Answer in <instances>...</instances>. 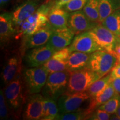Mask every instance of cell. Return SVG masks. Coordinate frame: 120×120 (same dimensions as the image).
Here are the masks:
<instances>
[{
  "instance_id": "17",
  "label": "cell",
  "mask_w": 120,
  "mask_h": 120,
  "mask_svg": "<svg viewBox=\"0 0 120 120\" xmlns=\"http://www.w3.org/2000/svg\"><path fill=\"white\" fill-rule=\"evenodd\" d=\"M16 31L12 13H1L0 15V40L1 46L8 43Z\"/></svg>"
},
{
  "instance_id": "3",
  "label": "cell",
  "mask_w": 120,
  "mask_h": 120,
  "mask_svg": "<svg viewBox=\"0 0 120 120\" xmlns=\"http://www.w3.org/2000/svg\"><path fill=\"white\" fill-rule=\"evenodd\" d=\"M118 62L114 52L101 49L90 54L87 67L102 78L111 72Z\"/></svg>"
},
{
  "instance_id": "23",
  "label": "cell",
  "mask_w": 120,
  "mask_h": 120,
  "mask_svg": "<svg viewBox=\"0 0 120 120\" xmlns=\"http://www.w3.org/2000/svg\"><path fill=\"white\" fill-rule=\"evenodd\" d=\"M100 0H87L82 11L91 21L101 23L99 15V4Z\"/></svg>"
},
{
  "instance_id": "8",
  "label": "cell",
  "mask_w": 120,
  "mask_h": 120,
  "mask_svg": "<svg viewBox=\"0 0 120 120\" xmlns=\"http://www.w3.org/2000/svg\"><path fill=\"white\" fill-rule=\"evenodd\" d=\"M88 32L97 44L103 50L114 52L115 48L120 43V38L101 23Z\"/></svg>"
},
{
  "instance_id": "29",
  "label": "cell",
  "mask_w": 120,
  "mask_h": 120,
  "mask_svg": "<svg viewBox=\"0 0 120 120\" xmlns=\"http://www.w3.org/2000/svg\"><path fill=\"white\" fill-rule=\"evenodd\" d=\"M9 109L8 103L4 96V91L1 90L0 92V117L1 120L8 119L9 115Z\"/></svg>"
},
{
  "instance_id": "12",
  "label": "cell",
  "mask_w": 120,
  "mask_h": 120,
  "mask_svg": "<svg viewBox=\"0 0 120 120\" xmlns=\"http://www.w3.org/2000/svg\"><path fill=\"white\" fill-rule=\"evenodd\" d=\"M91 21L82 10L70 12L68 19V27L75 34L87 32L98 25Z\"/></svg>"
},
{
  "instance_id": "33",
  "label": "cell",
  "mask_w": 120,
  "mask_h": 120,
  "mask_svg": "<svg viewBox=\"0 0 120 120\" xmlns=\"http://www.w3.org/2000/svg\"><path fill=\"white\" fill-rule=\"evenodd\" d=\"M49 98L46 97H44L43 103V109H42V115L41 120H45V118L47 116L49 113Z\"/></svg>"
},
{
  "instance_id": "4",
  "label": "cell",
  "mask_w": 120,
  "mask_h": 120,
  "mask_svg": "<svg viewBox=\"0 0 120 120\" xmlns=\"http://www.w3.org/2000/svg\"><path fill=\"white\" fill-rule=\"evenodd\" d=\"M66 92H85L91 85L101 77L87 67L75 71H69Z\"/></svg>"
},
{
  "instance_id": "19",
  "label": "cell",
  "mask_w": 120,
  "mask_h": 120,
  "mask_svg": "<svg viewBox=\"0 0 120 120\" xmlns=\"http://www.w3.org/2000/svg\"><path fill=\"white\" fill-rule=\"evenodd\" d=\"M20 61L16 57H11L7 60L4 66L2 73V79L4 84L7 85L16 77L21 71Z\"/></svg>"
},
{
  "instance_id": "36",
  "label": "cell",
  "mask_w": 120,
  "mask_h": 120,
  "mask_svg": "<svg viewBox=\"0 0 120 120\" xmlns=\"http://www.w3.org/2000/svg\"><path fill=\"white\" fill-rule=\"evenodd\" d=\"M70 1L71 0H52V3H53L52 7H61Z\"/></svg>"
},
{
  "instance_id": "35",
  "label": "cell",
  "mask_w": 120,
  "mask_h": 120,
  "mask_svg": "<svg viewBox=\"0 0 120 120\" xmlns=\"http://www.w3.org/2000/svg\"><path fill=\"white\" fill-rule=\"evenodd\" d=\"M118 77H120V63L118 62L111 72V79Z\"/></svg>"
},
{
  "instance_id": "10",
  "label": "cell",
  "mask_w": 120,
  "mask_h": 120,
  "mask_svg": "<svg viewBox=\"0 0 120 120\" xmlns=\"http://www.w3.org/2000/svg\"><path fill=\"white\" fill-rule=\"evenodd\" d=\"M44 96L40 93L28 96L22 111V118L26 120H41Z\"/></svg>"
},
{
  "instance_id": "41",
  "label": "cell",
  "mask_w": 120,
  "mask_h": 120,
  "mask_svg": "<svg viewBox=\"0 0 120 120\" xmlns=\"http://www.w3.org/2000/svg\"><path fill=\"white\" fill-rule=\"evenodd\" d=\"M117 58H118V63H120V56H117Z\"/></svg>"
},
{
  "instance_id": "21",
  "label": "cell",
  "mask_w": 120,
  "mask_h": 120,
  "mask_svg": "<svg viewBox=\"0 0 120 120\" xmlns=\"http://www.w3.org/2000/svg\"><path fill=\"white\" fill-rule=\"evenodd\" d=\"M120 8V0H100L99 4L100 21H103L109 15Z\"/></svg>"
},
{
  "instance_id": "40",
  "label": "cell",
  "mask_w": 120,
  "mask_h": 120,
  "mask_svg": "<svg viewBox=\"0 0 120 120\" xmlns=\"http://www.w3.org/2000/svg\"><path fill=\"white\" fill-rule=\"evenodd\" d=\"M10 0H0V4H1V6H2L4 4L7 3Z\"/></svg>"
},
{
  "instance_id": "31",
  "label": "cell",
  "mask_w": 120,
  "mask_h": 120,
  "mask_svg": "<svg viewBox=\"0 0 120 120\" xmlns=\"http://www.w3.org/2000/svg\"><path fill=\"white\" fill-rule=\"evenodd\" d=\"M71 53L70 48L66 47L55 51L52 57V58L62 62H66Z\"/></svg>"
},
{
  "instance_id": "26",
  "label": "cell",
  "mask_w": 120,
  "mask_h": 120,
  "mask_svg": "<svg viewBox=\"0 0 120 120\" xmlns=\"http://www.w3.org/2000/svg\"><path fill=\"white\" fill-rule=\"evenodd\" d=\"M120 101V94L116 92L111 98L101 106H100L98 109L105 111L108 113H110L111 115L115 113H116L117 109Z\"/></svg>"
},
{
  "instance_id": "28",
  "label": "cell",
  "mask_w": 120,
  "mask_h": 120,
  "mask_svg": "<svg viewBox=\"0 0 120 120\" xmlns=\"http://www.w3.org/2000/svg\"><path fill=\"white\" fill-rule=\"evenodd\" d=\"M87 1V0H71L62 6L61 8L69 13L79 11L83 9Z\"/></svg>"
},
{
  "instance_id": "38",
  "label": "cell",
  "mask_w": 120,
  "mask_h": 120,
  "mask_svg": "<svg viewBox=\"0 0 120 120\" xmlns=\"http://www.w3.org/2000/svg\"><path fill=\"white\" fill-rule=\"evenodd\" d=\"M109 120H120V118L119 117H118L117 115H116V113H115L111 114V117H110V118H109Z\"/></svg>"
},
{
  "instance_id": "30",
  "label": "cell",
  "mask_w": 120,
  "mask_h": 120,
  "mask_svg": "<svg viewBox=\"0 0 120 120\" xmlns=\"http://www.w3.org/2000/svg\"><path fill=\"white\" fill-rule=\"evenodd\" d=\"M49 113L45 120H57L60 113L56 100L49 98Z\"/></svg>"
},
{
  "instance_id": "15",
  "label": "cell",
  "mask_w": 120,
  "mask_h": 120,
  "mask_svg": "<svg viewBox=\"0 0 120 120\" xmlns=\"http://www.w3.org/2000/svg\"><path fill=\"white\" fill-rule=\"evenodd\" d=\"M75 34L68 27L55 29L47 44L56 51L71 45Z\"/></svg>"
},
{
  "instance_id": "22",
  "label": "cell",
  "mask_w": 120,
  "mask_h": 120,
  "mask_svg": "<svg viewBox=\"0 0 120 120\" xmlns=\"http://www.w3.org/2000/svg\"><path fill=\"white\" fill-rule=\"evenodd\" d=\"M101 24L120 38V8L109 15Z\"/></svg>"
},
{
  "instance_id": "16",
  "label": "cell",
  "mask_w": 120,
  "mask_h": 120,
  "mask_svg": "<svg viewBox=\"0 0 120 120\" xmlns=\"http://www.w3.org/2000/svg\"><path fill=\"white\" fill-rule=\"evenodd\" d=\"M116 93L111 82H110L101 91L98 93L94 97H92L88 107L85 109L87 119L89 118L94 111L107 102Z\"/></svg>"
},
{
  "instance_id": "24",
  "label": "cell",
  "mask_w": 120,
  "mask_h": 120,
  "mask_svg": "<svg viewBox=\"0 0 120 120\" xmlns=\"http://www.w3.org/2000/svg\"><path fill=\"white\" fill-rule=\"evenodd\" d=\"M111 81V72L101 79H98L96 81L91 85L87 92L90 96V98L95 96L96 94L101 91Z\"/></svg>"
},
{
  "instance_id": "20",
  "label": "cell",
  "mask_w": 120,
  "mask_h": 120,
  "mask_svg": "<svg viewBox=\"0 0 120 120\" xmlns=\"http://www.w3.org/2000/svg\"><path fill=\"white\" fill-rule=\"evenodd\" d=\"M90 54L74 51L70 55L67 61V70L75 71L86 68L89 60Z\"/></svg>"
},
{
  "instance_id": "39",
  "label": "cell",
  "mask_w": 120,
  "mask_h": 120,
  "mask_svg": "<svg viewBox=\"0 0 120 120\" xmlns=\"http://www.w3.org/2000/svg\"><path fill=\"white\" fill-rule=\"evenodd\" d=\"M116 115L119 117L120 118V103H119V105H118V107L117 108V109L116 112Z\"/></svg>"
},
{
  "instance_id": "37",
  "label": "cell",
  "mask_w": 120,
  "mask_h": 120,
  "mask_svg": "<svg viewBox=\"0 0 120 120\" xmlns=\"http://www.w3.org/2000/svg\"><path fill=\"white\" fill-rule=\"evenodd\" d=\"M114 52L116 54L117 57L120 55V43L115 48V50H114Z\"/></svg>"
},
{
  "instance_id": "27",
  "label": "cell",
  "mask_w": 120,
  "mask_h": 120,
  "mask_svg": "<svg viewBox=\"0 0 120 120\" xmlns=\"http://www.w3.org/2000/svg\"><path fill=\"white\" fill-rule=\"evenodd\" d=\"M87 116L85 109H79L75 111L60 114L58 120H86Z\"/></svg>"
},
{
  "instance_id": "25",
  "label": "cell",
  "mask_w": 120,
  "mask_h": 120,
  "mask_svg": "<svg viewBox=\"0 0 120 120\" xmlns=\"http://www.w3.org/2000/svg\"><path fill=\"white\" fill-rule=\"evenodd\" d=\"M49 73L67 70V63L51 58L42 66Z\"/></svg>"
},
{
  "instance_id": "32",
  "label": "cell",
  "mask_w": 120,
  "mask_h": 120,
  "mask_svg": "<svg viewBox=\"0 0 120 120\" xmlns=\"http://www.w3.org/2000/svg\"><path fill=\"white\" fill-rule=\"evenodd\" d=\"M111 114L108 113L105 111L100 109H97L93 112L90 116L88 120H109Z\"/></svg>"
},
{
  "instance_id": "13",
  "label": "cell",
  "mask_w": 120,
  "mask_h": 120,
  "mask_svg": "<svg viewBox=\"0 0 120 120\" xmlns=\"http://www.w3.org/2000/svg\"><path fill=\"white\" fill-rule=\"evenodd\" d=\"M69 48L71 52L78 51L88 54L102 49L88 31L76 34Z\"/></svg>"
},
{
  "instance_id": "7",
  "label": "cell",
  "mask_w": 120,
  "mask_h": 120,
  "mask_svg": "<svg viewBox=\"0 0 120 120\" xmlns=\"http://www.w3.org/2000/svg\"><path fill=\"white\" fill-rule=\"evenodd\" d=\"M89 98L90 96L87 91L79 92L65 91L57 101L59 113L63 114L77 110Z\"/></svg>"
},
{
  "instance_id": "5",
  "label": "cell",
  "mask_w": 120,
  "mask_h": 120,
  "mask_svg": "<svg viewBox=\"0 0 120 120\" xmlns=\"http://www.w3.org/2000/svg\"><path fill=\"white\" fill-rule=\"evenodd\" d=\"M69 79L68 70L49 73L43 90V96L57 100L66 91Z\"/></svg>"
},
{
  "instance_id": "1",
  "label": "cell",
  "mask_w": 120,
  "mask_h": 120,
  "mask_svg": "<svg viewBox=\"0 0 120 120\" xmlns=\"http://www.w3.org/2000/svg\"><path fill=\"white\" fill-rule=\"evenodd\" d=\"M4 92L12 114L16 118H19L22 113L28 94L21 71L7 84Z\"/></svg>"
},
{
  "instance_id": "6",
  "label": "cell",
  "mask_w": 120,
  "mask_h": 120,
  "mask_svg": "<svg viewBox=\"0 0 120 120\" xmlns=\"http://www.w3.org/2000/svg\"><path fill=\"white\" fill-rule=\"evenodd\" d=\"M49 73L43 67L27 69L23 75V81L28 94L40 93L44 87Z\"/></svg>"
},
{
  "instance_id": "34",
  "label": "cell",
  "mask_w": 120,
  "mask_h": 120,
  "mask_svg": "<svg viewBox=\"0 0 120 120\" xmlns=\"http://www.w3.org/2000/svg\"><path fill=\"white\" fill-rule=\"evenodd\" d=\"M111 82L116 92L120 94V77H115L111 79Z\"/></svg>"
},
{
  "instance_id": "11",
  "label": "cell",
  "mask_w": 120,
  "mask_h": 120,
  "mask_svg": "<svg viewBox=\"0 0 120 120\" xmlns=\"http://www.w3.org/2000/svg\"><path fill=\"white\" fill-rule=\"evenodd\" d=\"M41 0H26L12 12L13 21L16 30L41 6Z\"/></svg>"
},
{
  "instance_id": "2",
  "label": "cell",
  "mask_w": 120,
  "mask_h": 120,
  "mask_svg": "<svg viewBox=\"0 0 120 120\" xmlns=\"http://www.w3.org/2000/svg\"><path fill=\"white\" fill-rule=\"evenodd\" d=\"M52 7L53 3L52 0H49L41 4L36 11L22 24L21 26L18 30L16 38L23 36L24 38H26L47 23L49 22L48 14Z\"/></svg>"
},
{
  "instance_id": "14",
  "label": "cell",
  "mask_w": 120,
  "mask_h": 120,
  "mask_svg": "<svg viewBox=\"0 0 120 120\" xmlns=\"http://www.w3.org/2000/svg\"><path fill=\"white\" fill-rule=\"evenodd\" d=\"M55 28L49 22L40 28L36 32L25 38V50L46 44L53 34Z\"/></svg>"
},
{
  "instance_id": "18",
  "label": "cell",
  "mask_w": 120,
  "mask_h": 120,
  "mask_svg": "<svg viewBox=\"0 0 120 120\" xmlns=\"http://www.w3.org/2000/svg\"><path fill=\"white\" fill-rule=\"evenodd\" d=\"M69 15L61 7H52L48 14L49 22L55 29L68 27Z\"/></svg>"
},
{
  "instance_id": "9",
  "label": "cell",
  "mask_w": 120,
  "mask_h": 120,
  "mask_svg": "<svg viewBox=\"0 0 120 120\" xmlns=\"http://www.w3.org/2000/svg\"><path fill=\"white\" fill-rule=\"evenodd\" d=\"M55 51L47 43L42 46L27 49L25 61L30 67L42 66L52 58Z\"/></svg>"
}]
</instances>
